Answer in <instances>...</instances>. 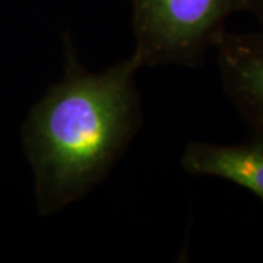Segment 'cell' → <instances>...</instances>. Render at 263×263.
Instances as JSON below:
<instances>
[{"mask_svg":"<svg viewBox=\"0 0 263 263\" xmlns=\"http://www.w3.org/2000/svg\"><path fill=\"white\" fill-rule=\"evenodd\" d=\"M63 76L32 105L21 143L34 179L37 214L48 218L110 177L143 122L135 53L91 72L65 37Z\"/></svg>","mask_w":263,"mask_h":263,"instance_id":"1","label":"cell"},{"mask_svg":"<svg viewBox=\"0 0 263 263\" xmlns=\"http://www.w3.org/2000/svg\"><path fill=\"white\" fill-rule=\"evenodd\" d=\"M249 0H133L135 54L142 67H196L215 47L227 19Z\"/></svg>","mask_w":263,"mask_h":263,"instance_id":"2","label":"cell"},{"mask_svg":"<svg viewBox=\"0 0 263 263\" xmlns=\"http://www.w3.org/2000/svg\"><path fill=\"white\" fill-rule=\"evenodd\" d=\"M214 48L227 97L252 132L263 135V27L224 31Z\"/></svg>","mask_w":263,"mask_h":263,"instance_id":"3","label":"cell"},{"mask_svg":"<svg viewBox=\"0 0 263 263\" xmlns=\"http://www.w3.org/2000/svg\"><path fill=\"white\" fill-rule=\"evenodd\" d=\"M180 165L190 176L234 183L263 203V135L253 133L250 139L234 145L189 142Z\"/></svg>","mask_w":263,"mask_h":263,"instance_id":"4","label":"cell"},{"mask_svg":"<svg viewBox=\"0 0 263 263\" xmlns=\"http://www.w3.org/2000/svg\"><path fill=\"white\" fill-rule=\"evenodd\" d=\"M246 12L253 13L254 16L259 19L260 25L263 27V0H249Z\"/></svg>","mask_w":263,"mask_h":263,"instance_id":"5","label":"cell"}]
</instances>
